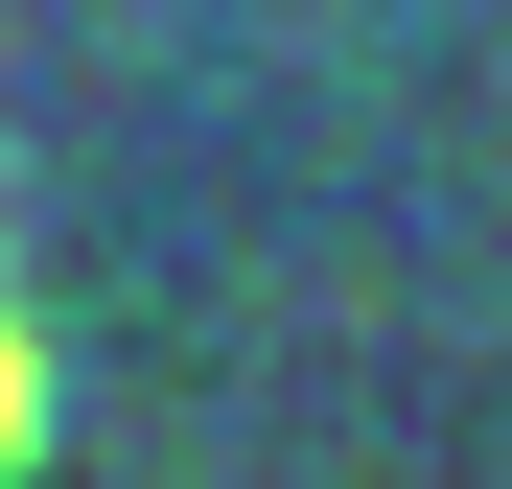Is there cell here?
<instances>
[{
    "mask_svg": "<svg viewBox=\"0 0 512 489\" xmlns=\"http://www.w3.org/2000/svg\"><path fill=\"white\" fill-rule=\"evenodd\" d=\"M47 466V326H24V280H0V489Z\"/></svg>",
    "mask_w": 512,
    "mask_h": 489,
    "instance_id": "cell-1",
    "label": "cell"
}]
</instances>
